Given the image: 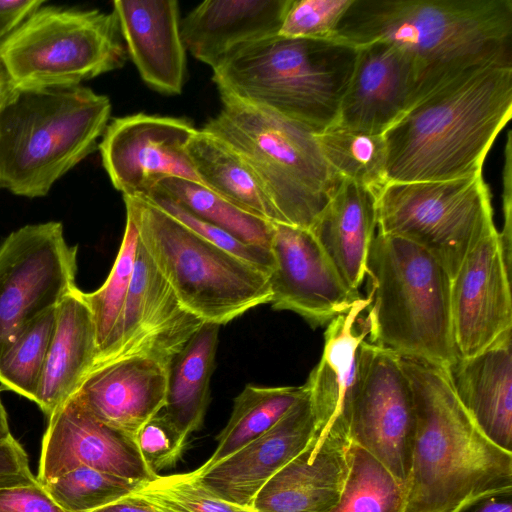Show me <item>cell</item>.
Segmentation results:
<instances>
[{
	"label": "cell",
	"mask_w": 512,
	"mask_h": 512,
	"mask_svg": "<svg viewBox=\"0 0 512 512\" xmlns=\"http://www.w3.org/2000/svg\"><path fill=\"white\" fill-rule=\"evenodd\" d=\"M56 307L31 321L0 360L1 387L33 402L55 327Z\"/></svg>",
	"instance_id": "35"
},
{
	"label": "cell",
	"mask_w": 512,
	"mask_h": 512,
	"mask_svg": "<svg viewBox=\"0 0 512 512\" xmlns=\"http://www.w3.org/2000/svg\"><path fill=\"white\" fill-rule=\"evenodd\" d=\"M316 433L309 392L268 431L203 473L190 472L214 496L251 508L263 485L311 442Z\"/></svg>",
	"instance_id": "19"
},
{
	"label": "cell",
	"mask_w": 512,
	"mask_h": 512,
	"mask_svg": "<svg viewBox=\"0 0 512 512\" xmlns=\"http://www.w3.org/2000/svg\"><path fill=\"white\" fill-rule=\"evenodd\" d=\"M96 330L77 286L56 307V320L34 403L47 416L71 399L95 365Z\"/></svg>",
	"instance_id": "26"
},
{
	"label": "cell",
	"mask_w": 512,
	"mask_h": 512,
	"mask_svg": "<svg viewBox=\"0 0 512 512\" xmlns=\"http://www.w3.org/2000/svg\"><path fill=\"white\" fill-rule=\"evenodd\" d=\"M270 250L273 309L292 311L317 328L347 313L363 298L345 283L310 230L273 223Z\"/></svg>",
	"instance_id": "14"
},
{
	"label": "cell",
	"mask_w": 512,
	"mask_h": 512,
	"mask_svg": "<svg viewBox=\"0 0 512 512\" xmlns=\"http://www.w3.org/2000/svg\"><path fill=\"white\" fill-rule=\"evenodd\" d=\"M333 39L409 54L421 69V99L470 69L512 64V0H353Z\"/></svg>",
	"instance_id": "2"
},
{
	"label": "cell",
	"mask_w": 512,
	"mask_h": 512,
	"mask_svg": "<svg viewBox=\"0 0 512 512\" xmlns=\"http://www.w3.org/2000/svg\"><path fill=\"white\" fill-rule=\"evenodd\" d=\"M377 228V195L342 179L309 229L345 283L359 291Z\"/></svg>",
	"instance_id": "27"
},
{
	"label": "cell",
	"mask_w": 512,
	"mask_h": 512,
	"mask_svg": "<svg viewBox=\"0 0 512 512\" xmlns=\"http://www.w3.org/2000/svg\"><path fill=\"white\" fill-rule=\"evenodd\" d=\"M307 392L302 386L248 384L234 399L231 416L211 457L193 472L203 473L272 428Z\"/></svg>",
	"instance_id": "30"
},
{
	"label": "cell",
	"mask_w": 512,
	"mask_h": 512,
	"mask_svg": "<svg viewBox=\"0 0 512 512\" xmlns=\"http://www.w3.org/2000/svg\"><path fill=\"white\" fill-rule=\"evenodd\" d=\"M141 197L210 243L258 267L267 275L272 271L274 259L270 248L243 242L224 229L192 214L178 203L158 192L150 191Z\"/></svg>",
	"instance_id": "38"
},
{
	"label": "cell",
	"mask_w": 512,
	"mask_h": 512,
	"mask_svg": "<svg viewBox=\"0 0 512 512\" xmlns=\"http://www.w3.org/2000/svg\"><path fill=\"white\" fill-rule=\"evenodd\" d=\"M370 301L369 296L363 297L347 313L328 324L322 356L305 383L318 439L327 436L350 438L351 411L362 381L364 346L368 337L362 313Z\"/></svg>",
	"instance_id": "20"
},
{
	"label": "cell",
	"mask_w": 512,
	"mask_h": 512,
	"mask_svg": "<svg viewBox=\"0 0 512 512\" xmlns=\"http://www.w3.org/2000/svg\"><path fill=\"white\" fill-rule=\"evenodd\" d=\"M111 102L81 85L12 86L0 102V188L43 197L97 147Z\"/></svg>",
	"instance_id": "4"
},
{
	"label": "cell",
	"mask_w": 512,
	"mask_h": 512,
	"mask_svg": "<svg viewBox=\"0 0 512 512\" xmlns=\"http://www.w3.org/2000/svg\"><path fill=\"white\" fill-rule=\"evenodd\" d=\"M400 361L416 424L404 512H456L480 495L512 487V452L477 427L447 367L413 357Z\"/></svg>",
	"instance_id": "3"
},
{
	"label": "cell",
	"mask_w": 512,
	"mask_h": 512,
	"mask_svg": "<svg viewBox=\"0 0 512 512\" xmlns=\"http://www.w3.org/2000/svg\"><path fill=\"white\" fill-rule=\"evenodd\" d=\"M316 136L327 164L341 179L352 180L377 196L388 184L387 146L383 135L334 125Z\"/></svg>",
	"instance_id": "32"
},
{
	"label": "cell",
	"mask_w": 512,
	"mask_h": 512,
	"mask_svg": "<svg viewBox=\"0 0 512 512\" xmlns=\"http://www.w3.org/2000/svg\"><path fill=\"white\" fill-rule=\"evenodd\" d=\"M407 487L374 456L352 443L351 463L331 512H404Z\"/></svg>",
	"instance_id": "33"
},
{
	"label": "cell",
	"mask_w": 512,
	"mask_h": 512,
	"mask_svg": "<svg viewBox=\"0 0 512 512\" xmlns=\"http://www.w3.org/2000/svg\"><path fill=\"white\" fill-rule=\"evenodd\" d=\"M143 483L80 466L43 487L65 512H92L132 495Z\"/></svg>",
	"instance_id": "36"
},
{
	"label": "cell",
	"mask_w": 512,
	"mask_h": 512,
	"mask_svg": "<svg viewBox=\"0 0 512 512\" xmlns=\"http://www.w3.org/2000/svg\"><path fill=\"white\" fill-rule=\"evenodd\" d=\"M509 329L479 353L447 369L454 391L481 432L512 452V347Z\"/></svg>",
	"instance_id": "25"
},
{
	"label": "cell",
	"mask_w": 512,
	"mask_h": 512,
	"mask_svg": "<svg viewBox=\"0 0 512 512\" xmlns=\"http://www.w3.org/2000/svg\"><path fill=\"white\" fill-rule=\"evenodd\" d=\"M123 199L156 268L183 307L204 323L223 325L270 302L268 275L258 267L203 239L144 198Z\"/></svg>",
	"instance_id": "8"
},
{
	"label": "cell",
	"mask_w": 512,
	"mask_h": 512,
	"mask_svg": "<svg viewBox=\"0 0 512 512\" xmlns=\"http://www.w3.org/2000/svg\"><path fill=\"white\" fill-rule=\"evenodd\" d=\"M353 0H291L278 35L333 39L337 25Z\"/></svg>",
	"instance_id": "39"
},
{
	"label": "cell",
	"mask_w": 512,
	"mask_h": 512,
	"mask_svg": "<svg viewBox=\"0 0 512 512\" xmlns=\"http://www.w3.org/2000/svg\"><path fill=\"white\" fill-rule=\"evenodd\" d=\"M0 512H65L39 482L0 489Z\"/></svg>",
	"instance_id": "42"
},
{
	"label": "cell",
	"mask_w": 512,
	"mask_h": 512,
	"mask_svg": "<svg viewBox=\"0 0 512 512\" xmlns=\"http://www.w3.org/2000/svg\"><path fill=\"white\" fill-rule=\"evenodd\" d=\"M510 269L499 231L483 237L451 279V317L460 358L484 350L512 329Z\"/></svg>",
	"instance_id": "17"
},
{
	"label": "cell",
	"mask_w": 512,
	"mask_h": 512,
	"mask_svg": "<svg viewBox=\"0 0 512 512\" xmlns=\"http://www.w3.org/2000/svg\"><path fill=\"white\" fill-rule=\"evenodd\" d=\"M196 131L176 117L137 113L112 119L98 148L114 188L141 197L165 177L201 183L186 150Z\"/></svg>",
	"instance_id": "13"
},
{
	"label": "cell",
	"mask_w": 512,
	"mask_h": 512,
	"mask_svg": "<svg viewBox=\"0 0 512 512\" xmlns=\"http://www.w3.org/2000/svg\"><path fill=\"white\" fill-rule=\"evenodd\" d=\"M512 116V64L470 69L412 105L383 134L387 181L435 182L482 173Z\"/></svg>",
	"instance_id": "1"
},
{
	"label": "cell",
	"mask_w": 512,
	"mask_h": 512,
	"mask_svg": "<svg viewBox=\"0 0 512 512\" xmlns=\"http://www.w3.org/2000/svg\"><path fill=\"white\" fill-rule=\"evenodd\" d=\"M203 323L179 302L139 239L117 332L94 367L132 356L153 357L169 366Z\"/></svg>",
	"instance_id": "15"
},
{
	"label": "cell",
	"mask_w": 512,
	"mask_h": 512,
	"mask_svg": "<svg viewBox=\"0 0 512 512\" xmlns=\"http://www.w3.org/2000/svg\"><path fill=\"white\" fill-rule=\"evenodd\" d=\"M92 512H160L142 498L132 494Z\"/></svg>",
	"instance_id": "46"
},
{
	"label": "cell",
	"mask_w": 512,
	"mask_h": 512,
	"mask_svg": "<svg viewBox=\"0 0 512 512\" xmlns=\"http://www.w3.org/2000/svg\"><path fill=\"white\" fill-rule=\"evenodd\" d=\"M25 449L12 436L0 439V489L37 483Z\"/></svg>",
	"instance_id": "41"
},
{
	"label": "cell",
	"mask_w": 512,
	"mask_h": 512,
	"mask_svg": "<svg viewBox=\"0 0 512 512\" xmlns=\"http://www.w3.org/2000/svg\"><path fill=\"white\" fill-rule=\"evenodd\" d=\"M77 246L61 222L28 224L0 244V360L22 330L76 287Z\"/></svg>",
	"instance_id": "11"
},
{
	"label": "cell",
	"mask_w": 512,
	"mask_h": 512,
	"mask_svg": "<svg viewBox=\"0 0 512 512\" xmlns=\"http://www.w3.org/2000/svg\"><path fill=\"white\" fill-rule=\"evenodd\" d=\"M291 0H207L180 22L183 44L215 68L241 46L278 34Z\"/></svg>",
	"instance_id": "24"
},
{
	"label": "cell",
	"mask_w": 512,
	"mask_h": 512,
	"mask_svg": "<svg viewBox=\"0 0 512 512\" xmlns=\"http://www.w3.org/2000/svg\"><path fill=\"white\" fill-rule=\"evenodd\" d=\"M219 329L203 323L168 366L164 415L186 438L203 423Z\"/></svg>",
	"instance_id": "28"
},
{
	"label": "cell",
	"mask_w": 512,
	"mask_h": 512,
	"mask_svg": "<svg viewBox=\"0 0 512 512\" xmlns=\"http://www.w3.org/2000/svg\"><path fill=\"white\" fill-rule=\"evenodd\" d=\"M168 366L149 356L95 366L73 396L100 422L135 437L164 408Z\"/></svg>",
	"instance_id": "21"
},
{
	"label": "cell",
	"mask_w": 512,
	"mask_h": 512,
	"mask_svg": "<svg viewBox=\"0 0 512 512\" xmlns=\"http://www.w3.org/2000/svg\"><path fill=\"white\" fill-rule=\"evenodd\" d=\"M421 86L420 66L409 54L386 42L361 45L334 125L383 135L419 100Z\"/></svg>",
	"instance_id": "18"
},
{
	"label": "cell",
	"mask_w": 512,
	"mask_h": 512,
	"mask_svg": "<svg viewBox=\"0 0 512 512\" xmlns=\"http://www.w3.org/2000/svg\"><path fill=\"white\" fill-rule=\"evenodd\" d=\"M121 38L113 12L41 6L0 41V64L14 86L80 85L124 65Z\"/></svg>",
	"instance_id": "9"
},
{
	"label": "cell",
	"mask_w": 512,
	"mask_h": 512,
	"mask_svg": "<svg viewBox=\"0 0 512 512\" xmlns=\"http://www.w3.org/2000/svg\"><path fill=\"white\" fill-rule=\"evenodd\" d=\"M357 47L278 34L239 47L213 68L220 93L268 109L315 133L336 122Z\"/></svg>",
	"instance_id": "5"
},
{
	"label": "cell",
	"mask_w": 512,
	"mask_h": 512,
	"mask_svg": "<svg viewBox=\"0 0 512 512\" xmlns=\"http://www.w3.org/2000/svg\"><path fill=\"white\" fill-rule=\"evenodd\" d=\"M138 242L135 222L126 213L121 246L106 281L97 290L84 292L96 330V361L108 350L117 332L132 280Z\"/></svg>",
	"instance_id": "34"
},
{
	"label": "cell",
	"mask_w": 512,
	"mask_h": 512,
	"mask_svg": "<svg viewBox=\"0 0 512 512\" xmlns=\"http://www.w3.org/2000/svg\"><path fill=\"white\" fill-rule=\"evenodd\" d=\"M369 342L402 357L449 367L459 356L451 317V277L417 244L379 232L366 260Z\"/></svg>",
	"instance_id": "6"
},
{
	"label": "cell",
	"mask_w": 512,
	"mask_h": 512,
	"mask_svg": "<svg viewBox=\"0 0 512 512\" xmlns=\"http://www.w3.org/2000/svg\"><path fill=\"white\" fill-rule=\"evenodd\" d=\"M45 1L0 0V41L17 29Z\"/></svg>",
	"instance_id": "44"
},
{
	"label": "cell",
	"mask_w": 512,
	"mask_h": 512,
	"mask_svg": "<svg viewBox=\"0 0 512 512\" xmlns=\"http://www.w3.org/2000/svg\"><path fill=\"white\" fill-rule=\"evenodd\" d=\"M80 466L141 482L158 476L134 436L100 422L72 397L48 417L36 479L43 485Z\"/></svg>",
	"instance_id": "16"
},
{
	"label": "cell",
	"mask_w": 512,
	"mask_h": 512,
	"mask_svg": "<svg viewBox=\"0 0 512 512\" xmlns=\"http://www.w3.org/2000/svg\"><path fill=\"white\" fill-rule=\"evenodd\" d=\"M415 425L412 389L400 356L366 341L362 381L350 417L351 442L407 487Z\"/></svg>",
	"instance_id": "12"
},
{
	"label": "cell",
	"mask_w": 512,
	"mask_h": 512,
	"mask_svg": "<svg viewBox=\"0 0 512 512\" xmlns=\"http://www.w3.org/2000/svg\"><path fill=\"white\" fill-rule=\"evenodd\" d=\"M12 86H13V83L11 82L6 71L0 64V102L2 101V99L4 98V96L10 90V88Z\"/></svg>",
	"instance_id": "48"
},
{
	"label": "cell",
	"mask_w": 512,
	"mask_h": 512,
	"mask_svg": "<svg viewBox=\"0 0 512 512\" xmlns=\"http://www.w3.org/2000/svg\"><path fill=\"white\" fill-rule=\"evenodd\" d=\"M133 494L160 512H253L214 496L201 487L190 472L158 475Z\"/></svg>",
	"instance_id": "37"
},
{
	"label": "cell",
	"mask_w": 512,
	"mask_h": 512,
	"mask_svg": "<svg viewBox=\"0 0 512 512\" xmlns=\"http://www.w3.org/2000/svg\"><path fill=\"white\" fill-rule=\"evenodd\" d=\"M186 439L164 413L149 419L135 435L140 454L155 475L176 464Z\"/></svg>",
	"instance_id": "40"
},
{
	"label": "cell",
	"mask_w": 512,
	"mask_h": 512,
	"mask_svg": "<svg viewBox=\"0 0 512 512\" xmlns=\"http://www.w3.org/2000/svg\"><path fill=\"white\" fill-rule=\"evenodd\" d=\"M1 391V389H0ZM8 416L0 396V439L10 436Z\"/></svg>",
	"instance_id": "47"
},
{
	"label": "cell",
	"mask_w": 512,
	"mask_h": 512,
	"mask_svg": "<svg viewBox=\"0 0 512 512\" xmlns=\"http://www.w3.org/2000/svg\"><path fill=\"white\" fill-rule=\"evenodd\" d=\"M186 150L195 173L205 187L246 212L279 223L257 176L229 144L197 129Z\"/></svg>",
	"instance_id": "29"
},
{
	"label": "cell",
	"mask_w": 512,
	"mask_h": 512,
	"mask_svg": "<svg viewBox=\"0 0 512 512\" xmlns=\"http://www.w3.org/2000/svg\"><path fill=\"white\" fill-rule=\"evenodd\" d=\"M377 229L431 254L451 279L467 254L496 230L482 173L435 182H392L377 196Z\"/></svg>",
	"instance_id": "10"
},
{
	"label": "cell",
	"mask_w": 512,
	"mask_h": 512,
	"mask_svg": "<svg viewBox=\"0 0 512 512\" xmlns=\"http://www.w3.org/2000/svg\"><path fill=\"white\" fill-rule=\"evenodd\" d=\"M350 438L316 436L256 494L253 512H331L351 463Z\"/></svg>",
	"instance_id": "22"
},
{
	"label": "cell",
	"mask_w": 512,
	"mask_h": 512,
	"mask_svg": "<svg viewBox=\"0 0 512 512\" xmlns=\"http://www.w3.org/2000/svg\"><path fill=\"white\" fill-rule=\"evenodd\" d=\"M112 12L143 81L160 93L180 94L186 74V48L178 2L117 0Z\"/></svg>",
	"instance_id": "23"
},
{
	"label": "cell",
	"mask_w": 512,
	"mask_h": 512,
	"mask_svg": "<svg viewBox=\"0 0 512 512\" xmlns=\"http://www.w3.org/2000/svg\"><path fill=\"white\" fill-rule=\"evenodd\" d=\"M505 161L503 166V229L499 232V239L504 259L511 268V244H512V141L511 131L507 132L506 146L504 150Z\"/></svg>",
	"instance_id": "43"
},
{
	"label": "cell",
	"mask_w": 512,
	"mask_h": 512,
	"mask_svg": "<svg viewBox=\"0 0 512 512\" xmlns=\"http://www.w3.org/2000/svg\"><path fill=\"white\" fill-rule=\"evenodd\" d=\"M456 512H512V487L480 495Z\"/></svg>",
	"instance_id": "45"
},
{
	"label": "cell",
	"mask_w": 512,
	"mask_h": 512,
	"mask_svg": "<svg viewBox=\"0 0 512 512\" xmlns=\"http://www.w3.org/2000/svg\"><path fill=\"white\" fill-rule=\"evenodd\" d=\"M222 108L202 130L229 144L257 176L279 223L310 229L341 178L315 132L273 111L220 93Z\"/></svg>",
	"instance_id": "7"
},
{
	"label": "cell",
	"mask_w": 512,
	"mask_h": 512,
	"mask_svg": "<svg viewBox=\"0 0 512 512\" xmlns=\"http://www.w3.org/2000/svg\"><path fill=\"white\" fill-rule=\"evenodd\" d=\"M150 191L165 195L243 242L270 248L274 222L242 210L199 182L165 177L157 181Z\"/></svg>",
	"instance_id": "31"
}]
</instances>
